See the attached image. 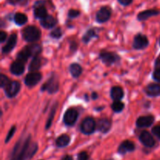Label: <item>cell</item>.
I'll use <instances>...</instances> for the list:
<instances>
[{
  "mask_svg": "<svg viewBox=\"0 0 160 160\" xmlns=\"http://www.w3.org/2000/svg\"><path fill=\"white\" fill-rule=\"evenodd\" d=\"M99 57L104 63L108 64V65L114 63V62H117V60L120 59V58L117 56V55L114 54L112 52H102L100 54Z\"/></svg>",
  "mask_w": 160,
  "mask_h": 160,
  "instance_id": "cell-10",
  "label": "cell"
},
{
  "mask_svg": "<svg viewBox=\"0 0 160 160\" xmlns=\"http://www.w3.org/2000/svg\"><path fill=\"white\" fill-rule=\"evenodd\" d=\"M41 24L45 28H52L56 24V20L52 16L48 15L46 17L41 20Z\"/></svg>",
  "mask_w": 160,
  "mask_h": 160,
  "instance_id": "cell-20",
  "label": "cell"
},
{
  "mask_svg": "<svg viewBox=\"0 0 160 160\" xmlns=\"http://www.w3.org/2000/svg\"><path fill=\"white\" fill-rule=\"evenodd\" d=\"M96 123L92 117H87L83 120L81 125V131L85 134H90L95 131Z\"/></svg>",
  "mask_w": 160,
  "mask_h": 160,
  "instance_id": "cell-3",
  "label": "cell"
},
{
  "mask_svg": "<svg viewBox=\"0 0 160 160\" xmlns=\"http://www.w3.org/2000/svg\"><path fill=\"white\" fill-rule=\"evenodd\" d=\"M88 156L87 152H80L78 156V160H88Z\"/></svg>",
  "mask_w": 160,
  "mask_h": 160,
  "instance_id": "cell-37",
  "label": "cell"
},
{
  "mask_svg": "<svg viewBox=\"0 0 160 160\" xmlns=\"http://www.w3.org/2000/svg\"><path fill=\"white\" fill-rule=\"evenodd\" d=\"M22 36L25 41L28 42H34L39 40L41 37V31L34 26H28L22 31Z\"/></svg>",
  "mask_w": 160,
  "mask_h": 160,
  "instance_id": "cell-2",
  "label": "cell"
},
{
  "mask_svg": "<svg viewBox=\"0 0 160 160\" xmlns=\"http://www.w3.org/2000/svg\"><path fill=\"white\" fill-rule=\"evenodd\" d=\"M56 108H57V105L56 104H55L54 106H53V107L52 108L51 112H50L49 117H48V121H47V123H46V129H48V128H49L50 127H51L52 122L53 118H54L55 113H56Z\"/></svg>",
  "mask_w": 160,
  "mask_h": 160,
  "instance_id": "cell-29",
  "label": "cell"
},
{
  "mask_svg": "<svg viewBox=\"0 0 160 160\" xmlns=\"http://www.w3.org/2000/svg\"><path fill=\"white\" fill-rule=\"evenodd\" d=\"M4 89L6 95L9 98H12V97L16 96L20 91V84L17 81H10V83Z\"/></svg>",
  "mask_w": 160,
  "mask_h": 160,
  "instance_id": "cell-6",
  "label": "cell"
},
{
  "mask_svg": "<svg viewBox=\"0 0 160 160\" xmlns=\"http://www.w3.org/2000/svg\"><path fill=\"white\" fill-rule=\"evenodd\" d=\"M59 89V83L54 76L52 77L42 87V91H47L48 93L53 94Z\"/></svg>",
  "mask_w": 160,
  "mask_h": 160,
  "instance_id": "cell-5",
  "label": "cell"
},
{
  "mask_svg": "<svg viewBox=\"0 0 160 160\" xmlns=\"http://www.w3.org/2000/svg\"><path fill=\"white\" fill-rule=\"evenodd\" d=\"M41 67V59L38 56L33 58L29 65V70L31 72H35Z\"/></svg>",
  "mask_w": 160,
  "mask_h": 160,
  "instance_id": "cell-26",
  "label": "cell"
},
{
  "mask_svg": "<svg viewBox=\"0 0 160 160\" xmlns=\"http://www.w3.org/2000/svg\"><path fill=\"white\" fill-rule=\"evenodd\" d=\"M135 146H134V144L132 142H130V141H125L123 143L120 145V146L119 147L118 152L120 154L123 155L127 152H129L134 151Z\"/></svg>",
  "mask_w": 160,
  "mask_h": 160,
  "instance_id": "cell-14",
  "label": "cell"
},
{
  "mask_svg": "<svg viewBox=\"0 0 160 160\" xmlns=\"http://www.w3.org/2000/svg\"><path fill=\"white\" fill-rule=\"evenodd\" d=\"M111 97L115 101H120L123 97V91L120 87L116 86L111 89Z\"/></svg>",
  "mask_w": 160,
  "mask_h": 160,
  "instance_id": "cell-21",
  "label": "cell"
},
{
  "mask_svg": "<svg viewBox=\"0 0 160 160\" xmlns=\"http://www.w3.org/2000/svg\"><path fill=\"white\" fill-rule=\"evenodd\" d=\"M159 12V11L156 10V9H148V10L142 11L138 15V19L139 20H145L149 18V17L158 15Z\"/></svg>",
  "mask_w": 160,
  "mask_h": 160,
  "instance_id": "cell-19",
  "label": "cell"
},
{
  "mask_svg": "<svg viewBox=\"0 0 160 160\" xmlns=\"http://www.w3.org/2000/svg\"><path fill=\"white\" fill-rule=\"evenodd\" d=\"M16 43H17V34H11L10 37H9V39H8L7 43H6V45L2 48V52L8 53L10 51H12V48L15 47Z\"/></svg>",
  "mask_w": 160,
  "mask_h": 160,
  "instance_id": "cell-15",
  "label": "cell"
},
{
  "mask_svg": "<svg viewBox=\"0 0 160 160\" xmlns=\"http://www.w3.org/2000/svg\"><path fill=\"white\" fill-rule=\"evenodd\" d=\"M111 17V9L108 6H103L96 14V20L99 23L106 22Z\"/></svg>",
  "mask_w": 160,
  "mask_h": 160,
  "instance_id": "cell-7",
  "label": "cell"
},
{
  "mask_svg": "<svg viewBox=\"0 0 160 160\" xmlns=\"http://www.w3.org/2000/svg\"><path fill=\"white\" fill-rule=\"evenodd\" d=\"M30 56H31V55H30L29 51H28V48L26 46L18 53V55H17V59H18V61H20V62L24 63V62H27V60H28Z\"/></svg>",
  "mask_w": 160,
  "mask_h": 160,
  "instance_id": "cell-25",
  "label": "cell"
},
{
  "mask_svg": "<svg viewBox=\"0 0 160 160\" xmlns=\"http://www.w3.org/2000/svg\"><path fill=\"white\" fill-rule=\"evenodd\" d=\"M62 160H73V158L70 156H66L62 158Z\"/></svg>",
  "mask_w": 160,
  "mask_h": 160,
  "instance_id": "cell-42",
  "label": "cell"
},
{
  "mask_svg": "<svg viewBox=\"0 0 160 160\" xmlns=\"http://www.w3.org/2000/svg\"><path fill=\"white\" fill-rule=\"evenodd\" d=\"M156 69H160V55L156 61Z\"/></svg>",
  "mask_w": 160,
  "mask_h": 160,
  "instance_id": "cell-41",
  "label": "cell"
},
{
  "mask_svg": "<svg viewBox=\"0 0 160 160\" xmlns=\"http://www.w3.org/2000/svg\"><path fill=\"white\" fill-rule=\"evenodd\" d=\"M70 138L67 134H62L59 136L56 141V144L58 147H65L70 143Z\"/></svg>",
  "mask_w": 160,
  "mask_h": 160,
  "instance_id": "cell-23",
  "label": "cell"
},
{
  "mask_svg": "<svg viewBox=\"0 0 160 160\" xmlns=\"http://www.w3.org/2000/svg\"><path fill=\"white\" fill-rule=\"evenodd\" d=\"M97 128L101 132L106 133L109 131L111 128V122L110 120H108L106 118L101 119L98 120V124H97Z\"/></svg>",
  "mask_w": 160,
  "mask_h": 160,
  "instance_id": "cell-17",
  "label": "cell"
},
{
  "mask_svg": "<svg viewBox=\"0 0 160 160\" xmlns=\"http://www.w3.org/2000/svg\"><path fill=\"white\" fill-rule=\"evenodd\" d=\"M28 51H29L31 56L36 57L39 55V53L42 52V46L38 44H31L27 46Z\"/></svg>",
  "mask_w": 160,
  "mask_h": 160,
  "instance_id": "cell-22",
  "label": "cell"
},
{
  "mask_svg": "<svg viewBox=\"0 0 160 160\" xmlns=\"http://www.w3.org/2000/svg\"><path fill=\"white\" fill-rule=\"evenodd\" d=\"M34 14L36 18L41 19V20H42V19H44L48 16L46 9H45V7L43 5L36 4V6L34 10Z\"/></svg>",
  "mask_w": 160,
  "mask_h": 160,
  "instance_id": "cell-18",
  "label": "cell"
},
{
  "mask_svg": "<svg viewBox=\"0 0 160 160\" xmlns=\"http://www.w3.org/2000/svg\"><path fill=\"white\" fill-rule=\"evenodd\" d=\"M145 92L149 96H158L160 95V85L157 84H150L145 88Z\"/></svg>",
  "mask_w": 160,
  "mask_h": 160,
  "instance_id": "cell-16",
  "label": "cell"
},
{
  "mask_svg": "<svg viewBox=\"0 0 160 160\" xmlns=\"http://www.w3.org/2000/svg\"><path fill=\"white\" fill-rule=\"evenodd\" d=\"M95 36H96L95 31H94V30H89V31L84 34V38H83V41L87 43V42H88L89 41H90L92 38L95 37Z\"/></svg>",
  "mask_w": 160,
  "mask_h": 160,
  "instance_id": "cell-30",
  "label": "cell"
},
{
  "mask_svg": "<svg viewBox=\"0 0 160 160\" xmlns=\"http://www.w3.org/2000/svg\"><path fill=\"white\" fill-rule=\"evenodd\" d=\"M38 150V145L31 142V136L20 140L12 150L10 160H27L33 157Z\"/></svg>",
  "mask_w": 160,
  "mask_h": 160,
  "instance_id": "cell-1",
  "label": "cell"
},
{
  "mask_svg": "<svg viewBox=\"0 0 160 160\" xmlns=\"http://www.w3.org/2000/svg\"><path fill=\"white\" fill-rule=\"evenodd\" d=\"M7 2L9 4L12 5L19 4L20 6H25V5L28 4V0H7Z\"/></svg>",
  "mask_w": 160,
  "mask_h": 160,
  "instance_id": "cell-33",
  "label": "cell"
},
{
  "mask_svg": "<svg viewBox=\"0 0 160 160\" xmlns=\"http://www.w3.org/2000/svg\"><path fill=\"white\" fill-rule=\"evenodd\" d=\"M154 120V117L151 115L141 117L138 119L136 124L138 128H148V127H150L152 124Z\"/></svg>",
  "mask_w": 160,
  "mask_h": 160,
  "instance_id": "cell-11",
  "label": "cell"
},
{
  "mask_svg": "<svg viewBox=\"0 0 160 160\" xmlns=\"http://www.w3.org/2000/svg\"><path fill=\"white\" fill-rule=\"evenodd\" d=\"M15 131H16V127H12V128L10 129V131H9V133H8L7 135H6V140H5V142H6V143L9 142V141L12 138V137L13 136L14 133H15Z\"/></svg>",
  "mask_w": 160,
  "mask_h": 160,
  "instance_id": "cell-34",
  "label": "cell"
},
{
  "mask_svg": "<svg viewBox=\"0 0 160 160\" xmlns=\"http://www.w3.org/2000/svg\"><path fill=\"white\" fill-rule=\"evenodd\" d=\"M152 132L158 138L160 139V124L157 125V126L154 127L152 128Z\"/></svg>",
  "mask_w": 160,
  "mask_h": 160,
  "instance_id": "cell-36",
  "label": "cell"
},
{
  "mask_svg": "<svg viewBox=\"0 0 160 160\" xmlns=\"http://www.w3.org/2000/svg\"><path fill=\"white\" fill-rule=\"evenodd\" d=\"M14 21L17 25H23L28 21V17L21 12H17L14 15Z\"/></svg>",
  "mask_w": 160,
  "mask_h": 160,
  "instance_id": "cell-27",
  "label": "cell"
},
{
  "mask_svg": "<svg viewBox=\"0 0 160 160\" xmlns=\"http://www.w3.org/2000/svg\"><path fill=\"white\" fill-rule=\"evenodd\" d=\"M159 43H160V41H159Z\"/></svg>",
  "mask_w": 160,
  "mask_h": 160,
  "instance_id": "cell-44",
  "label": "cell"
},
{
  "mask_svg": "<svg viewBox=\"0 0 160 160\" xmlns=\"http://www.w3.org/2000/svg\"><path fill=\"white\" fill-rule=\"evenodd\" d=\"M6 33L4 32V31H2L1 32H0V42H1V43H3V42L6 41Z\"/></svg>",
  "mask_w": 160,
  "mask_h": 160,
  "instance_id": "cell-39",
  "label": "cell"
},
{
  "mask_svg": "<svg viewBox=\"0 0 160 160\" xmlns=\"http://www.w3.org/2000/svg\"><path fill=\"white\" fill-rule=\"evenodd\" d=\"M153 78L156 81L160 82V69H156V70L153 73Z\"/></svg>",
  "mask_w": 160,
  "mask_h": 160,
  "instance_id": "cell-38",
  "label": "cell"
},
{
  "mask_svg": "<svg viewBox=\"0 0 160 160\" xmlns=\"http://www.w3.org/2000/svg\"><path fill=\"white\" fill-rule=\"evenodd\" d=\"M41 79H42V75L40 73L31 72L27 75L24 79V82L26 85L29 86V87H33V86L36 85L41 81Z\"/></svg>",
  "mask_w": 160,
  "mask_h": 160,
  "instance_id": "cell-8",
  "label": "cell"
},
{
  "mask_svg": "<svg viewBox=\"0 0 160 160\" xmlns=\"http://www.w3.org/2000/svg\"><path fill=\"white\" fill-rule=\"evenodd\" d=\"M10 71L14 75H21L24 71V64L20 61H15L11 65Z\"/></svg>",
  "mask_w": 160,
  "mask_h": 160,
  "instance_id": "cell-13",
  "label": "cell"
},
{
  "mask_svg": "<svg viewBox=\"0 0 160 160\" xmlns=\"http://www.w3.org/2000/svg\"><path fill=\"white\" fill-rule=\"evenodd\" d=\"M70 72L73 78H78L82 73V68L79 64L73 63L70 66Z\"/></svg>",
  "mask_w": 160,
  "mask_h": 160,
  "instance_id": "cell-24",
  "label": "cell"
},
{
  "mask_svg": "<svg viewBox=\"0 0 160 160\" xmlns=\"http://www.w3.org/2000/svg\"><path fill=\"white\" fill-rule=\"evenodd\" d=\"M148 40L145 35L142 34H138L135 36L134 40L133 46L135 49H143L145 47L148 46Z\"/></svg>",
  "mask_w": 160,
  "mask_h": 160,
  "instance_id": "cell-9",
  "label": "cell"
},
{
  "mask_svg": "<svg viewBox=\"0 0 160 160\" xmlns=\"http://www.w3.org/2000/svg\"><path fill=\"white\" fill-rule=\"evenodd\" d=\"M118 1L123 6H128V5H130L132 2L133 0H118Z\"/></svg>",
  "mask_w": 160,
  "mask_h": 160,
  "instance_id": "cell-40",
  "label": "cell"
},
{
  "mask_svg": "<svg viewBox=\"0 0 160 160\" xmlns=\"http://www.w3.org/2000/svg\"><path fill=\"white\" fill-rule=\"evenodd\" d=\"M140 141L145 146L151 147L154 146L155 140L152 136L148 131H143L140 135Z\"/></svg>",
  "mask_w": 160,
  "mask_h": 160,
  "instance_id": "cell-12",
  "label": "cell"
},
{
  "mask_svg": "<svg viewBox=\"0 0 160 160\" xmlns=\"http://www.w3.org/2000/svg\"><path fill=\"white\" fill-rule=\"evenodd\" d=\"M97 98H98V95H97L95 92H94V93L92 94V98H93V99H96Z\"/></svg>",
  "mask_w": 160,
  "mask_h": 160,
  "instance_id": "cell-43",
  "label": "cell"
},
{
  "mask_svg": "<svg viewBox=\"0 0 160 160\" xmlns=\"http://www.w3.org/2000/svg\"><path fill=\"white\" fill-rule=\"evenodd\" d=\"M124 108V104L120 101H115L112 105V109L114 112H119L122 111Z\"/></svg>",
  "mask_w": 160,
  "mask_h": 160,
  "instance_id": "cell-28",
  "label": "cell"
},
{
  "mask_svg": "<svg viewBox=\"0 0 160 160\" xmlns=\"http://www.w3.org/2000/svg\"><path fill=\"white\" fill-rule=\"evenodd\" d=\"M10 83L9 78L6 76H5L4 74H1V77H0V84H1V87L2 88H5L8 84Z\"/></svg>",
  "mask_w": 160,
  "mask_h": 160,
  "instance_id": "cell-31",
  "label": "cell"
},
{
  "mask_svg": "<svg viewBox=\"0 0 160 160\" xmlns=\"http://www.w3.org/2000/svg\"><path fill=\"white\" fill-rule=\"evenodd\" d=\"M78 117V112L76 109H67V112H65L63 117V121L64 123L69 126H72L76 123Z\"/></svg>",
  "mask_w": 160,
  "mask_h": 160,
  "instance_id": "cell-4",
  "label": "cell"
},
{
  "mask_svg": "<svg viewBox=\"0 0 160 160\" xmlns=\"http://www.w3.org/2000/svg\"><path fill=\"white\" fill-rule=\"evenodd\" d=\"M80 15V11L76 10V9H70L68 12V16L70 18H75Z\"/></svg>",
  "mask_w": 160,
  "mask_h": 160,
  "instance_id": "cell-35",
  "label": "cell"
},
{
  "mask_svg": "<svg viewBox=\"0 0 160 160\" xmlns=\"http://www.w3.org/2000/svg\"><path fill=\"white\" fill-rule=\"evenodd\" d=\"M50 35H51V37L53 38H59L62 36V31H61V29L59 28H56V29L53 30L51 32V34H50Z\"/></svg>",
  "mask_w": 160,
  "mask_h": 160,
  "instance_id": "cell-32",
  "label": "cell"
}]
</instances>
